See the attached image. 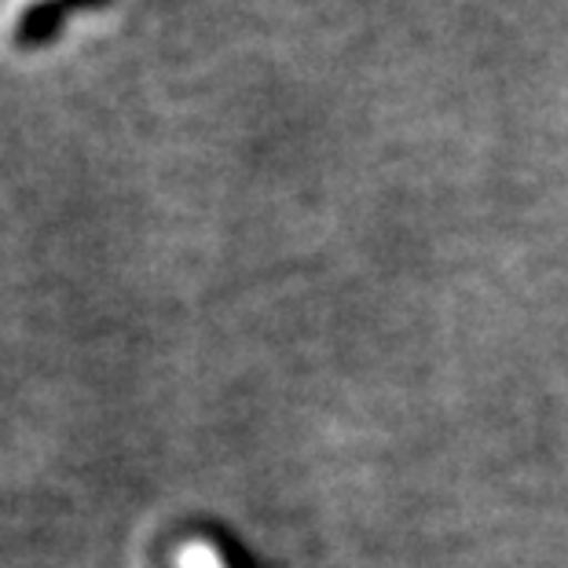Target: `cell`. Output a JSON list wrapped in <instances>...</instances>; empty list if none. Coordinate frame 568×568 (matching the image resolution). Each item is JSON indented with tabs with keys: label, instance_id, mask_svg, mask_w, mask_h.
Here are the masks:
<instances>
[{
	"label": "cell",
	"instance_id": "cell-1",
	"mask_svg": "<svg viewBox=\"0 0 568 568\" xmlns=\"http://www.w3.org/2000/svg\"><path fill=\"white\" fill-rule=\"evenodd\" d=\"M100 4H106V0H38V4H30L16 19V41L19 44H44V41H52L70 11L100 8Z\"/></svg>",
	"mask_w": 568,
	"mask_h": 568
}]
</instances>
